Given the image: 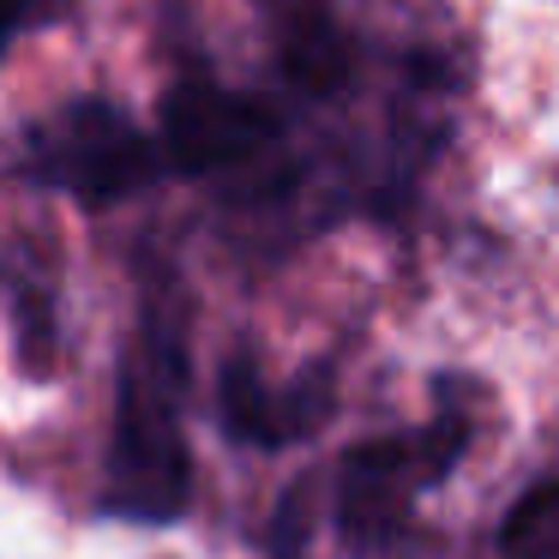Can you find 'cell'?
<instances>
[{
  "instance_id": "1",
  "label": "cell",
  "mask_w": 559,
  "mask_h": 559,
  "mask_svg": "<svg viewBox=\"0 0 559 559\" xmlns=\"http://www.w3.org/2000/svg\"><path fill=\"white\" fill-rule=\"evenodd\" d=\"M193 463L181 433V349L151 319L121 373V415L109 439V511L127 523H175L187 511Z\"/></svg>"
},
{
  "instance_id": "2",
  "label": "cell",
  "mask_w": 559,
  "mask_h": 559,
  "mask_svg": "<svg viewBox=\"0 0 559 559\" xmlns=\"http://www.w3.org/2000/svg\"><path fill=\"white\" fill-rule=\"evenodd\" d=\"M169 151L121 109L103 97H73L61 109H49L25 139V169L43 187L79 199V205L103 211L121 199L157 187Z\"/></svg>"
},
{
  "instance_id": "3",
  "label": "cell",
  "mask_w": 559,
  "mask_h": 559,
  "mask_svg": "<svg viewBox=\"0 0 559 559\" xmlns=\"http://www.w3.org/2000/svg\"><path fill=\"white\" fill-rule=\"evenodd\" d=\"M463 439H469V421L463 415H439L433 427H415V433H397V439H373V445H361L343 463L337 518H343L349 554H379L403 530L409 506L439 475H451V463L463 457Z\"/></svg>"
},
{
  "instance_id": "4",
  "label": "cell",
  "mask_w": 559,
  "mask_h": 559,
  "mask_svg": "<svg viewBox=\"0 0 559 559\" xmlns=\"http://www.w3.org/2000/svg\"><path fill=\"white\" fill-rule=\"evenodd\" d=\"M271 139H277V115L259 97H247V91L187 79V85H175L163 97V151L187 175L253 163Z\"/></svg>"
},
{
  "instance_id": "5",
  "label": "cell",
  "mask_w": 559,
  "mask_h": 559,
  "mask_svg": "<svg viewBox=\"0 0 559 559\" xmlns=\"http://www.w3.org/2000/svg\"><path fill=\"white\" fill-rule=\"evenodd\" d=\"M217 415L241 445L277 451V445H289V439H301L307 427H319L325 403H307L301 391H277L253 361H229L217 379Z\"/></svg>"
},
{
  "instance_id": "6",
  "label": "cell",
  "mask_w": 559,
  "mask_h": 559,
  "mask_svg": "<svg viewBox=\"0 0 559 559\" xmlns=\"http://www.w3.org/2000/svg\"><path fill=\"white\" fill-rule=\"evenodd\" d=\"M506 559H559V481H535L499 523Z\"/></svg>"
},
{
  "instance_id": "7",
  "label": "cell",
  "mask_w": 559,
  "mask_h": 559,
  "mask_svg": "<svg viewBox=\"0 0 559 559\" xmlns=\"http://www.w3.org/2000/svg\"><path fill=\"white\" fill-rule=\"evenodd\" d=\"M289 73L301 79L307 91H331L343 73H349V61H343V43L331 37V31L319 25V19H307L301 37L289 43Z\"/></svg>"
},
{
  "instance_id": "8",
  "label": "cell",
  "mask_w": 559,
  "mask_h": 559,
  "mask_svg": "<svg viewBox=\"0 0 559 559\" xmlns=\"http://www.w3.org/2000/svg\"><path fill=\"white\" fill-rule=\"evenodd\" d=\"M31 19H37V0H0V55L25 37Z\"/></svg>"
}]
</instances>
